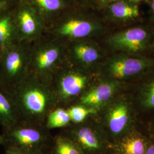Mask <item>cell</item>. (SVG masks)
<instances>
[{
  "label": "cell",
  "mask_w": 154,
  "mask_h": 154,
  "mask_svg": "<svg viewBox=\"0 0 154 154\" xmlns=\"http://www.w3.org/2000/svg\"><path fill=\"white\" fill-rule=\"evenodd\" d=\"M147 39V33L142 28H133L117 33L107 39V44L112 49L129 51L143 49Z\"/></svg>",
  "instance_id": "8fae6325"
},
{
  "label": "cell",
  "mask_w": 154,
  "mask_h": 154,
  "mask_svg": "<svg viewBox=\"0 0 154 154\" xmlns=\"http://www.w3.org/2000/svg\"><path fill=\"white\" fill-rule=\"evenodd\" d=\"M20 121L21 119L11 94L0 83V126L5 128Z\"/></svg>",
  "instance_id": "9a60e30c"
},
{
  "label": "cell",
  "mask_w": 154,
  "mask_h": 154,
  "mask_svg": "<svg viewBox=\"0 0 154 154\" xmlns=\"http://www.w3.org/2000/svg\"><path fill=\"white\" fill-rule=\"evenodd\" d=\"M49 152V154H84L75 143L61 132L53 136Z\"/></svg>",
  "instance_id": "ac0fdd59"
},
{
  "label": "cell",
  "mask_w": 154,
  "mask_h": 154,
  "mask_svg": "<svg viewBox=\"0 0 154 154\" xmlns=\"http://www.w3.org/2000/svg\"><path fill=\"white\" fill-rule=\"evenodd\" d=\"M94 83L90 70L66 61L50 83L58 107L67 108L74 105Z\"/></svg>",
  "instance_id": "3957f363"
},
{
  "label": "cell",
  "mask_w": 154,
  "mask_h": 154,
  "mask_svg": "<svg viewBox=\"0 0 154 154\" xmlns=\"http://www.w3.org/2000/svg\"><path fill=\"white\" fill-rule=\"evenodd\" d=\"M8 89L21 121L45 126L47 116L58 107L50 83L33 75Z\"/></svg>",
  "instance_id": "6da1fadb"
},
{
  "label": "cell",
  "mask_w": 154,
  "mask_h": 154,
  "mask_svg": "<svg viewBox=\"0 0 154 154\" xmlns=\"http://www.w3.org/2000/svg\"><path fill=\"white\" fill-rule=\"evenodd\" d=\"M146 62L135 58H116L107 63L105 67L106 77L121 79L137 74L146 67Z\"/></svg>",
  "instance_id": "5bb4252c"
},
{
  "label": "cell",
  "mask_w": 154,
  "mask_h": 154,
  "mask_svg": "<svg viewBox=\"0 0 154 154\" xmlns=\"http://www.w3.org/2000/svg\"><path fill=\"white\" fill-rule=\"evenodd\" d=\"M142 102L146 108H154V81L144 88L142 97Z\"/></svg>",
  "instance_id": "7402d4cb"
},
{
  "label": "cell",
  "mask_w": 154,
  "mask_h": 154,
  "mask_svg": "<svg viewBox=\"0 0 154 154\" xmlns=\"http://www.w3.org/2000/svg\"><path fill=\"white\" fill-rule=\"evenodd\" d=\"M66 61V44L45 34L29 44V75L50 83Z\"/></svg>",
  "instance_id": "7a4b0ae2"
},
{
  "label": "cell",
  "mask_w": 154,
  "mask_h": 154,
  "mask_svg": "<svg viewBox=\"0 0 154 154\" xmlns=\"http://www.w3.org/2000/svg\"><path fill=\"white\" fill-rule=\"evenodd\" d=\"M146 154H154V145L151 146L147 149Z\"/></svg>",
  "instance_id": "4316f807"
},
{
  "label": "cell",
  "mask_w": 154,
  "mask_h": 154,
  "mask_svg": "<svg viewBox=\"0 0 154 154\" xmlns=\"http://www.w3.org/2000/svg\"><path fill=\"white\" fill-rule=\"evenodd\" d=\"M122 151L123 154H144V144L140 138L127 139L122 144Z\"/></svg>",
  "instance_id": "44dd1931"
},
{
  "label": "cell",
  "mask_w": 154,
  "mask_h": 154,
  "mask_svg": "<svg viewBox=\"0 0 154 154\" xmlns=\"http://www.w3.org/2000/svg\"><path fill=\"white\" fill-rule=\"evenodd\" d=\"M126 1H128V2H130L135 4V3H137V2H139L143 1L144 0H126Z\"/></svg>",
  "instance_id": "83f0119b"
},
{
  "label": "cell",
  "mask_w": 154,
  "mask_h": 154,
  "mask_svg": "<svg viewBox=\"0 0 154 154\" xmlns=\"http://www.w3.org/2000/svg\"><path fill=\"white\" fill-rule=\"evenodd\" d=\"M83 9L74 6L67 10L46 28L45 34L66 44L93 36L101 30V25L85 14Z\"/></svg>",
  "instance_id": "5b68a950"
},
{
  "label": "cell",
  "mask_w": 154,
  "mask_h": 154,
  "mask_svg": "<svg viewBox=\"0 0 154 154\" xmlns=\"http://www.w3.org/2000/svg\"><path fill=\"white\" fill-rule=\"evenodd\" d=\"M29 75V44L17 42L0 53V83L11 88Z\"/></svg>",
  "instance_id": "8992f818"
},
{
  "label": "cell",
  "mask_w": 154,
  "mask_h": 154,
  "mask_svg": "<svg viewBox=\"0 0 154 154\" xmlns=\"http://www.w3.org/2000/svg\"><path fill=\"white\" fill-rule=\"evenodd\" d=\"M105 8L111 16L116 18H132L137 17L139 15L138 6L126 0L116 1Z\"/></svg>",
  "instance_id": "e0dca14e"
},
{
  "label": "cell",
  "mask_w": 154,
  "mask_h": 154,
  "mask_svg": "<svg viewBox=\"0 0 154 154\" xmlns=\"http://www.w3.org/2000/svg\"><path fill=\"white\" fill-rule=\"evenodd\" d=\"M99 80L94 83L75 104L83 105L99 111L110 103L117 90L116 84L109 78H99Z\"/></svg>",
  "instance_id": "30bf717a"
},
{
  "label": "cell",
  "mask_w": 154,
  "mask_h": 154,
  "mask_svg": "<svg viewBox=\"0 0 154 154\" xmlns=\"http://www.w3.org/2000/svg\"><path fill=\"white\" fill-rule=\"evenodd\" d=\"M118 0H96V5L100 8L104 9L106 6Z\"/></svg>",
  "instance_id": "d4e9b609"
},
{
  "label": "cell",
  "mask_w": 154,
  "mask_h": 154,
  "mask_svg": "<svg viewBox=\"0 0 154 154\" xmlns=\"http://www.w3.org/2000/svg\"><path fill=\"white\" fill-rule=\"evenodd\" d=\"M44 125L20 121L2 128L5 149H11L25 154H39L49 149L53 136Z\"/></svg>",
  "instance_id": "277c9868"
},
{
  "label": "cell",
  "mask_w": 154,
  "mask_h": 154,
  "mask_svg": "<svg viewBox=\"0 0 154 154\" xmlns=\"http://www.w3.org/2000/svg\"><path fill=\"white\" fill-rule=\"evenodd\" d=\"M71 123V119L66 108L57 107L51 111L46 116L45 126L51 130L55 128H63Z\"/></svg>",
  "instance_id": "d6986e66"
},
{
  "label": "cell",
  "mask_w": 154,
  "mask_h": 154,
  "mask_svg": "<svg viewBox=\"0 0 154 154\" xmlns=\"http://www.w3.org/2000/svg\"><path fill=\"white\" fill-rule=\"evenodd\" d=\"M13 7L0 14V53L19 42L13 17Z\"/></svg>",
  "instance_id": "2e32d148"
},
{
  "label": "cell",
  "mask_w": 154,
  "mask_h": 154,
  "mask_svg": "<svg viewBox=\"0 0 154 154\" xmlns=\"http://www.w3.org/2000/svg\"><path fill=\"white\" fill-rule=\"evenodd\" d=\"M99 127L91 125L88 119L78 124L71 123L60 132L72 140L83 154H99L105 149V142Z\"/></svg>",
  "instance_id": "ba28073f"
},
{
  "label": "cell",
  "mask_w": 154,
  "mask_h": 154,
  "mask_svg": "<svg viewBox=\"0 0 154 154\" xmlns=\"http://www.w3.org/2000/svg\"><path fill=\"white\" fill-rule=\"evenodd\" d=\"M3 142H4V139H3L2 135H0V146H2Z\"/></svg>",
  "instance_id": "f546056e"
},
{
  "label": "cell",
  "mask_w": 154,
  "mask_h": 154,
  "mask_svg": "<svg viewBox=\"0 0 154 154\" xmlns=\"http://www.w3.org/2000/svg\"><path fill=\"white\" fill-rule=\"evenodd\" d=\"M151 9H152V11L153 12L154 16V0H152V1H151Z\"/></svg>",
  "instance_id": "f1b7e54d"
},
{
  "label": "cell",
  "mask_w": 154,
  "mask_h": 154,
  "mask_svg": "<svg viewBox=\"0 0 154 154\" xmlns=\"http://www.w3.org/2000/svg\"><path fill=\"white\" fill-rule=\"evenodd\" d=\"M102 58V53L94 43L82 39L66 44V61L90 70Z\"/></svg>",
  "instance_id": "9c48e42d"
},
{
  "label": "cell",
  "mask_w": 154,
  "mask_h": 154,
  "mask_svg": "<svg viewBox=\"0 0 154 154\" xmlns=\"http://www.w3.org/2000/svg\"><path fill=\"white\" fill-rule=\"evenodd\" d=\"M38 13L46 29L59 17L74 6L72 0H24Z\"/></svg>",
  "instance_id": "7c38bea8"
},
{
  "label": "cell",
  "mask_w": 154,
  "mask_h": 154,
  "mask_svg": "<svg viewBox=\"0 0 154 154\" xmlns=\"http://www.w3.org/2000/svg\"><path fill=\"white\" fill-rule=\"evenodd\" d=\"M74 4L77 6L85 8L92 4L96 5V0H72Z\"/></svg>",
  "instance_id": "cb8c5ba5"
},
{
  "label": "cell",
  "mask_w": 154,
  "mask_h": 154,
  "mask_svg": "<svg viewBox=\"0 0 154 154\" xmlns=\"http://www.w3.org/2000/svg\"><path fill=\"white\" fill-rule=\"evenodd\" d=\"M100 110L104 111L101 119L102 126H103V127L111 135H118L125 128L129 119L126 105L121 103L108 104Z\"/></svg>",
  "instance_id": "4fadbf2b"
},
{
  "label": "cell",
  "mask_w": 154,
  "mask_h": 154,
  "mask_svg": "<svg viewBox=\"0 0 154 154\" xmlns=\"http://www.w3.org/2000/svg\"><path fill=\"white\" fill-rule=\"evenodd\" d=\"M49 154V149H48V151H45L44 152H42V153H41V154Z\"/></svg>",
  "instance_id": "4dcf8cb0"
},
{
  "label": "cell",
  "mask_w": 154,
  "mask_h": 154,
  "mask_svg": "<svg viewBox=\"0 0 154 154\" xmlns=\"http://www.w3.org/2000/svg\"><path fill=\"white\" fill-rule=\"evenodd\" d=\"M13 13L19 42L30 44L44 35V22L26 1L17 0Z\"/></svg>",
  "instance_id": "52a82bcc"
},
{
  "label": "cell",
  "mask_w": 154,
  "mask_h": 154,
  "mask_svg": "<svg viewBox=\"0 0 154 154\" xmlns=\"http://www.w3.org/2000/svg\"><path fill=\"white\" fill-rule=\"evenodd\" d=\"M17 0H0V14L12 8Z\"/></svg>",
  "instance_id": "603a6c76"
},
{
  "label": "cell",
  "mask_w": 154,
  "mask_h": 154,
  "mask_svg": "<svg viewBox=\"0 0 154 154\" xmlns=\"http://www.w3.org/2000/svg\"><path fill=\"white\" fill-rule=\"evenodd\" d=\"M69 112L71 123L78 124L86 121L90 118L96 116L98 111L93 108L79 104H75L66 108Z\"/></svg>",
  "instance_id": "ffe728a7"
},
{
  "label": "cell",
  "mask_w": 154,
  "mask_h": 154,
  "mask_svg": "<svg viewBox=\"0 0 154 154\" xmlns=\"http://www.w3.org/2000/svg\"><path fill=\"white\" fill-rule=\"evenodd\" d=\"M4 154H25L18 151H16L11 149H5V152Z\"/></svg>",
  "instance_id": "484cf974"
}]
</instances>
